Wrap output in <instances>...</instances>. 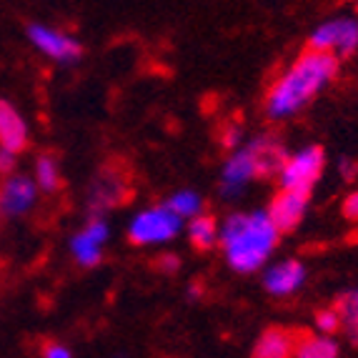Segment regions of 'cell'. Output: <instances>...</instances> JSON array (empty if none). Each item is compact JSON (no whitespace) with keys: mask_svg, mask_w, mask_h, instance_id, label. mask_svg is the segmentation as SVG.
<instances>
[{"mask_svg":"<svg viewBox=\"0 0 358 358\" xmlns=\"http://www.w3.org/2000/svg\"><path fill=\"white\" fill-rule=\"evenodd\" d=\"M306 210H308V196H306V193L281 191L273 201H271L266 213H268L275 231L288 233V231H296V228H299V223L303 221Z\"/></svg>","mask_w":358,"mask_h":358,"instance_id":"10","label":"cell"},{"mask_svg":"<svg viewBox=\"0 0 358 358\" xmlns=\"http://www.w3.org/2000/svg\"><path fill=\"white\" fill-rule=\"evenodd\" d=\"M286 163L283 145L271 141V138H258L251 141L245 148L236 150L226 161L221 173V191L226 198L238 196L251 180L261 178L266 173H278Z\"/></svg>","mask_w":358,"mask_h":358,"instance_id":"3","label":"cell"},{"mask_svg":"<svg viewBox=\"0 0 358 358\" xmlns=\"http://www.w3.org/2000/svg\"><path fill=\"white\" fill-rule=\"evenodd\" d=\"M0 218H3V215H0Z\"/></svg>","mask_w":358,"mask_h":358,"instance_id":"29","label":"cell"},{"mask_svg":"<svg viewBox=\"0 0 358 358\" xmlns=\"http://www.w3.org/2000/svg\"><path fill=\"white\" fill-rule=\"evenodd\" d=\"M336 313L341 318V326L346 329V334L351 336V341L358 343V288L341 293L338 303H336Z\"/></svg>","mask_w":358,"mask_h":358,"instance_id":"18","label":"cell"},{"mask_svg":"<svg viewBox=\"0 0 358 358\" xmlns=\"http://www.w3.org/2000/svg\"><path fill=\"white\" fill-rule=\"evenodd\" d=\"M316 329H318V336H334L336 331L341 329V318L336 313V308H323L316 313Z\"/></svg>","mask_w":358,"mask_h":358,"instance_id":"20","label":"cell"},{"mask_svg":"<svg viewBox=\"0 0 358 358\" xmlns=\"http://www.w3.org/2000/svg\"><path fill=\"white\" fill-rule=\"evenodd\" d=\"M306 283V268L299 261H278L263 273V288L271 296H291Z\"/></svg>","mask_w":358,"mask_h":358,"instance_id":"11","label":"cell"},{"mask_svg":"<svg viewBox=\"0 0 358 358\" xmlns=\"http://www.w3.org/2000/svg\"><path fill=\"white\" fill-rule=\"evenodd\" d=\"M296 336L286 329H268L253 346V358H291L296 353Z\"/></svg>","mask_w":358,"mask_h":358,"instance_id":"13","label":"cell"},{"mask_svg":"<svg viewBox=\"0 0 358 358\" xmlns=\"http://www.w3.org/2000/svg\"><path fill=\"white\" fill-rule=\"evenodd\" d=\"M296 358H338V346L329 336H306L296 343Z\"/></svg>","mask_w":358,"mask_h":358,"instance_id":"17","label":"cell"},{"mask_svg":"<svg viewBox=\"0 0 358 358\" xmlns=\"http://www.w3.org/2000/svg\"><path fill=\"white\" fill-rule=\"evenodd\" d=\"M158 268L163 271V273H176V271L180 268V261L178 256H173V253H166V256L158 261Z\"/></svg>","mask_w":358,"mask_h":358,"instance_id":"25","label":"cell"},{"mask_svg":"<svg viewBox=\"0 0 358 358\" xmlns=\"http://www.w3.org/2000/svg\"><path fill=\"white\" fill-rule=\"evenodd\" d=\"M38 198L41 191L30 176L13 173L0 180V215L6 218H20L30 213L38 206Z\"/></svg>","mask_w":358,"mask_h":358,"instance_id":"8","label":"cell"},{"mask_svg":"<svg viewBox=\"0 0 358 358\" xmlns=\"http://www.w3.org/2000/svg\"><path fill=\"white\" fill-rule=\"evenodd\" d=\"M323 150L318 145H306L299 153H293L286 158V163L278 171V180H281V191H296L308 196L310 188L316 185V180L323 173Z\"/></svg>","mask_w":358,"mask_h":358,"instance_id":"5","label":"cell"},{"mask_svg":"<svg viewBox=\"0 0 358 358\" xmlns=\"http://www.w3.org/2000/svg\"><path fill=\"white\" fill-rule=\"evenodd\" d=\"M180 223L183 221L168 206H150L133 215L128 238L136 245H163L178 236Z\"/></svg>","mask_w":358,"mask_h":358,"instance_id":"4","label":"cell"},{"mask_svg":"<svg viewBox=\"0 0 358 358\" xmlns=\"http://www.w3.org/2000/svg\"><path fill=\"white\" fill-rule=\"evenodd\" d=\"M310 50L329 53L338 60V55L348 58L358 50V20L356 18H334L321 23L310 36Z\"/></svg>","mask_w":358,"mask_h":358,"instance_id":"6","label":"cell"},{"mask_svg":"<svg viewBox=\"0 0 358 358\" xmlns=\"http://www.w3.org/2000/svg\"><path fill=\"white\" fill-rule=\"evenodd\" d=\"M28 41L36 45V50H41L45 58L55 60V63H76L80 55H83V48L80 43L73 36H68L66 30H58L53 25H43L36 23L28 28Z\"/></svg>","mask_w":358,"mask_h":358,"instance_id":"7","label":"cell"},{"mask_svg":"<svg viewBox=\"0 0 358 358\" xmlns=\"http://www.w3.org/2000/svg\"><path fill=\"white\" fill-rule=\"evenodd\" d=\"M168 208L173 210L176 215H178L180 221L183 218H198V215H203V198L198 196L196 191H178L171 196V201H168Z\"/></svg>","mask_w":358,"mask_h":358,"instance_id":"19","label":"cell"},{"mask_svg":"<svg viewBox=\"0 0 358 358\" xmlns=\"http://www.w3.org/2000/svg\"><path fill=\"white\" fill-rule=\"evenodd\" d=\"M108 236H110L108 223L103 218H90L71 238V253L78 266H83V268L98 266L103 261V248L108 243Z\"/></svg>","mask_w":358,"mask_h":358,"instance_id":"9","label":"cell"},{"mask_svg":"<svg viewBox=\"0 0 358 358\" xmlns=\"http://www.w3.org/2000/svg\"><path fill=\"white\" fill-rule=\"evenodd\" d=\"M28 123L18 108L8 101H0V148L18 155L28 145Z\"/></svg>","mask_w":358,"mask_h":358,"instance_id":"12","label":"cell"},{"mask_svg":"<svg viewBox=\"0 0 358 358\" xmlns=\"http://www.w3.org/2000/svg\"><path fill=\"white\" fill-rule=\"evenodd\" d=\"M191 296L193 299H198V296H201V286H191Z\"/></svg>","mask_w":358,"mask_h":358,"instance_id":"27","label":"cell"},{"mask_svg":"<svg viewBox=\"0 0 358 358\" xmlns=\"http://www.w3.org/2000/svg\"><path fill=\"white\" fill-rule=\"evenodd\" d=\"M338 73V60L329 53H308L301 55L286 73L273 83L266 98V113L273 120H286L296 115L301 108L308 106Z\"/></svg>","mask_w":358,"mask_h":358,"instance_id":"1","label":"cell"},{"mask_svg":"<svg viewBox=\"0 0 358 358\" xmlns=\"http://www.w3.org/2000/svg\"><path fill=\"white\" fill-rule=\"evenodd\" d=\"M343 215H346L348 221L358 223V191L346 196V201H343Z\"/></svg>","mask_w":358,"mask_h":358,"instance_id":"23","label":"cell"},{"mask_svg":"<svg viewBox=\"0 0 358 358\" xmlns=\"http://www.w3.org/2000/svg\"><path fill=\"white\" fill-rule=\"evenodd\" d=\"M188 241L198 251H210L218 243V223L210 215H198L188 223Z\"/></svg>","mask_w":358,"mask_h":358,"instance_id":"15","label":"cell"},{"mask_svg":"<svg viewBox=\"0 0 358 358\" xmlns=\"http://www.w3.org/2000/svg\"><path fill=\"white\" fill-rule=\"evenodd\" d=\"M278 236L266 210L233 213L218 228V243L228 266L238 273H256L278 245Z\"/></svg>","mask_w":358,"mask_h":358,"instance_id":"2","label":"cell"},{"mask_svg":"<svg viewBox=\"0 0 358 358\" xmlns=\"http://www.w3.org/2000/svg\"><path fill=\"white\" fill-rule=\"evenodd\" d=\"M123 198V185L118 183V178H110V176H101V178L93 183L90 188V208L101 213V210L110 208Z\"/></svg>","mask_w":358,"mask_h":358,"instance_id":"14","label":"cell"},{"mask_svg":"<svg viewBox=\"0 0 358 358\" xmlns=\"http://www.w3.org/2000/svg\"><path fill=\"white\" fill-rule=\"evenodd\" d=\"M221 143H223V148H228V150L238 148V145H241V128L238 126H226V128H223Z\"/></svg>","mask_w":358,"mask_h":358,"instance_id":"21","label":"cell"},{"mask_svg":"<svg viewBox=\"0 0 358 358\" xmlns=\"http://www.w3.org/2000/svg\"><path fill=\"white\" fill-rule=\"evenodd\" d=\"M43 358H73V353L63 343H48V346L43 348Z\"/></svg>","mask_w":358,"mask_h":358,"instance_id":"24","label":"cell"},{"mask_svg":"<svg viewBox=\"0 0 358 358\" xmlns=\"http://www.w3.org/2000/svg\"><path fill=\"white\" fill-rule=\"evenodd\" d=\"M30 178L36 180L38 191L43 193H55L63 183V176H60V166L53 155H41L36 161V168H33V176Z\"/></svg>","mask_w":358,"mask_h":358,"instance_id":"16","label":"cell"},{"mask_svg":"<svg viewBox=\"0 0 358 358\" xmlns=\"http://www.w3.org/2000/svg\"><path fill=\"white\" fill-rule=\"evenodd\" d=\"M356 10H358V6H356Z\"/></svg>","mask_w":358,"mask_h":358,"instance_id":"28","label":"cell"},{"mask_svg":"<svg viewBox=\"0 0 358 358\" xmlns=\"http://www.w3.org/2000/svg\"><path fill=\"white\" fill-rule=\"evenodd\" d=\"M15 161H18V155L10 153V150H3L0 148V176H13V171H15Z\"/></svg>","mask_w":358,"mask_h":358,"instance_id":"22","label":"cell"},{"mask_svg":"<svg viewBox=\"0 0 358 358\" xmlns=\"http://www.w3.org/2000/svg\"><path fill=\"white\" fill-rule=\"evenodd\" d=\"M338 173L346 180H353L358 176V163L351 161V158H343V161L338 163Z\"/></svg>","mask_w":358,"mask_h":358,"instance_id":"26","label":"cell"}]
</instances>
